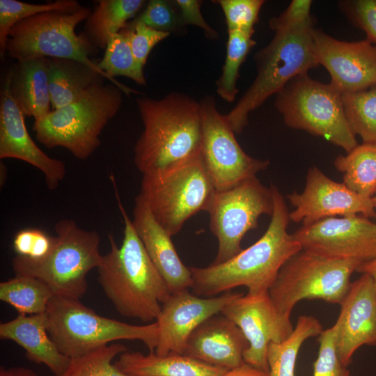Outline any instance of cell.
Segmentation results:
<instances>
[{"instance_id":"cell-1","label":"cell","mask_w":376,"mask_h":376,"mask_svg":"<svg viewBox=\"0 0 376 376\" xmlns=\"http://www.w3.org/2000/svg\"><path fill=\"white\" fill-rule=\"evenodd\" d=\"M270 189L274 211L265 233L227 261L205 267H189L193 294L209 298L239 286H245L251 294L268 292L283 265L301 249L288 233L290 219L284 198L275 185L271 184Z\"/></svg>"},{"instance_id":"cell-2","label":"cell","mask_w":376,"mask_h":376,"mask_svg":"<svg viewBox=\"0 0 376 376\" xmlns=\"http://www.w3.org/2000/svg\"><path fill=\"white\" fill-rule=\"evenodd\" d=\"M111 179L124 221L123 239L118 246L114 237L108 235L110 250L102 255L97 268V281L120 315L151 323L157 320L162 304L171 292L123 205L114 176Z\"/></svg>"},{"instance_id":"cell-3","label":"cell","mask_w":376,"mask_h":376,"mask_svg":"<svg viewBox=\"0 0 376 376\" xmlns=\"http://www.w3.org/2000/svg\"><path fill=\"white\" fill-rule=\"evenodd\" d=\"M136 104L143 130L134 146V161L142 174L172 170L201 157V104L171 92L159 100L139 97Z\"/></svg>"},{"instance_id":"cell-4","label":"cell","mask_w":376,"mask_h":376,"mask_svg":"<svg viewBox=\"0 0 376 376\" xmlns=\"http://www.w3.org/2000/svg\"><path fill=\"white\" fill-rule=\"evenodd\" d=\"M313 20L274 30L271 42L254 56L257 75L236 105L225 116L235 134L248 125L249 114L297 76L319 65L313 51Z\"/></svg>"},{"instance_id":"cell-5","label":"cell","mask_w":376,"mask_h":376,"mask_svg":"<svg viewBox=\"0 0 376 376\" xmlns=\"http://www.w3.org/2000/svg\"><path fill=\"white\" fill-rule=\"evenodd\" d=\"M91 11L82 6L75 10L41 13L19 22L9 32L6 54L17 61L39 58L76 60L102 74L127 95L141 94L109 77L99 69L97 62L90 58L97 49L83 32L77 34L75 29L86 21Z\"/></svg>"},{"instance_id":"cell-6","label":"cell","mask_w":376,"mask_h":376,"mask_svg":"<svg viewBox=\"0 0 376 376\" xmlns=\"http://www.w3.org/2000/svg\"><path fill=\"white\" fill-rule=\"evenodd\" d=\"M48 334L67 357H79L119 340H138L150 352L158 344L157 322L134 325L97 314L79 299L53 296L45 312Z\"/></svg>"},{"instance_id":"cell-7","label":"cell","mask_w":376,"mask_h":376,"mask_svg":"<svg viewBox=\"0 0 376 376\" xmlns=\"http://www.w3.org/2000/svg\"><path fill=\"white\" fill-rule=\"evenodd\" d=\"M54 230L49 253L38 260L16 256L12 262L13 272L43 281L53 296L80 299L88 288L87 274L97 268L102 258L100 237L96 230L83 229L69 219L58 221Z\"/></svg>"},{"instance_id":"cell-8","label":"cell","mask_w":376,"mask_h":376,"mask_svg":"<svg viewBox=\"0 0 376 376\" xmlns=\"http://www.w3.org/2000/svg\"><path fill=\"white\" fill-rule=\"evenodd\" d=\"M123 93L113 84H100L81 98L35 120L36 139L47 148L62 147L86 159L101 143L105 126L120 111Z\"/></svg>"},{"instance_id":"cell-9","label":"cell","mask_w":376,"mask_h":376,"mask_svg":"<svg viewBox=\"0 0 376 376\" xmlns=\"http://www.w3.org/2000/svg\"><path fill=\"white\" fill-rule=\"evenodd\" d=\"M362 263L326 257L301 249L281 267L269 289L277 311L290 317L304 299L340 304L350 288V277Z\"/></svg>"},{"instance_id":"cell-10","label":"cell","mask_w":376,"mask_h":376,"mask_svg":"<svg viewBox=\"0 0 376 376\" xmlns=\"http://www.w3.org/2000/svg\"><path fill=\"white\" fill-rule=\"evenodd\" d=\"M274 105L290 127L324 138L351 151L358 143L344 111L342 94L308 74L295 77L276 95Z\"/></svg>"},{"instance_id":"cell-11","label":"cell","mask_w":376,"mask_h":376,"mask_svg":"<svg viewBox=\"0 0 376 376\" xmlns=\"http://www.w3.org/2000/svg\"><path fill=\"white\" fill-rule=\"evenodd\" d=\"M142 175L139 194L171 236L196 213L207 212L217 191L201 157L172 170Z\"/></svg>"},{"instance_id":"cell-12","label":"cell","mask_w":376,"mask_h":376,"mask_svg":"<svg viewBox=\"0 0 376 376\" xmlns=\"http://www.w3.org/2000/svg\"><path fill=\"white\" fill-rule=\"evenodd\" d=\"M274 201L272 190L256 177L221 191H216L207 212L209 227L218 240V251L212 264L234 257L242 250L246 233L258 227L263 214L272 216Z\"/></svg>"},{"instance_id":"cell-13","label":"cell","mask_w":376,"mask_h":376,"mask_svg":"<svg viewBox=\"0 0 376 376\" xmlns=\"http://www.w3.org/2000/svg\"><path fill=\"white\" fill-rule=\"evenodd\" d=\"M199 102L201 159L217 191L230 189L267 168L268 160L253 158L243 150L225 116L219 112L214 97L205 96Z\"/></svg>"},{"instance_id":"cell-14","label":"cell","mask_w":376,"mask_h":376,"mask_svg":"<svg viewBox=\"0 0 376 376\" xmlns=\"http://www.w3.org/2000/svg\"><path fill=\"white\" fill-rule=\"evenodd\" d=\"M242 331L249 343L243 354L245 363L269 373L267 352L270 343L285 340L294 326L290 317L281 315L268 292L240 295L221 312Z\"/></svg>"},{"instance_id":"cell-15","label":"cell","mask_w":376,"mask_h":376,"mask_svg":"<svg viewBox=\"0 0 376 376\" xmlns=\"http://www.w3.org/2000/svg\"><path fill=\"white\" fill-rule=\"evenodd\" d=\"M291 235L301 249L326 257L361 263L376 258V224L362 215L325 218Z\"/></svg>"},{"instance_id":"cell-16","label":"cell","mask_w":376,"mask_h":376,"mask_svg":"<svg viewBox=\"0 0 376 376\" xmlns=\"http://www.w3.org/2000/svg\"><path fill=\"white\" fill-rule=\"evenodd\" d=\"M287 198L295 207L290 212V221L302 222V226L338 215L376 217L372 198L354 192L343 182L329 178L316 166L308 169L303 191H294Z\"/></svg>"},{"instance_id":"cell-17","label":"cell","mask_w":376,"mask_h":376,"mask_svg":"<svg viewBox=\"0 0 376 376\" xmlns=\"http://www.w3.org/2000/svg\"><path fill=\"white\" fill-rule=\"evenodd\" d=\"M313 51L319 65L329 72L330 84L341 94L376 85V45L367 39L342 41L315 29Z\"/></svg>"},{"instance_id":"cell-18","label":"cell","mask_w":376,"mask_h":376,"mask_svg":"<svg viewBox=\"0 0 376 376\" xmlns=\"http://www.w3.org/2000/svg\"><path fill=\"white\" fill-rule=\"evenodd\" d=\"M240 293L228 291L209 298L196 296L189 290L171 293L162 304L156 320L159 340L155 352L158 355L184 354L192 331L210 317L221 313Z\"/></svg>"},{"instance_id":"cell-19","label":"cell","mask_w":376,"mask_h":376,"mask_svg":"<svg viewBox=\"0 0 376 376\" xmlns=\"http://www.w3.org/2000/svg\"><path fill=\"white\" fill-rule=\"evenodd\" d=\"M340 305L336 327V347L343 365L363 346L376 347V287L367 274L351 282Z\"/></svg>"},{"instance_id":"cell-20","label":"cell","mask_w":376,"mask_h":376,"mask_svg":"<svg viewBox=\"0 0 376 376\" xmlns=\"http://www.w3.org/2000/svg\"><path fill=\"white\" fill-rule=\"evenodd\" d=\"M17 159L40 171L47 188L54 190L64 179L63 162L43 152L29 135L24 116L12 98L5 79L0 93V159Z\"/></svg>"},{"instance_id":"cell-21","label":"cell","mask_w":376,"mask_h":376,"mask_svg":"<svg viewBox=\"0 0 376 376\" xmlns=\"http://www.w3.org/2000/svg\"><path fill=\"white\" fill-rule=\"evenodd\" d=\"M132 221L149 258L171 292L190 289L192 279L189 268L180 258L172 236L157 221L140 194L135 198Z\"/></svg>"},{"instance_id":"cell-22","label":"cell","mask_w":376,"mask_h":376,"mask_svg":"<svg viewBox=\"0 0 376 376\" xmlns=\"http://www.w3.org/2000/svg\"><path fill=\"white\" fill-rule=\"evenodd\" d=\"M249 343L241 329L221 313L199 324L189 336L184 354L230 370L244 363Z\"/></svg>"},{"instance_id":"cell-23","label":"cell","mask_w":376,"mask_h":376,"mask_svg":"<svg viewBox=\"0 0 376 376\" xmlns=\"http://www.w3.org/2000/svg\"><path fill=\"white\" fill-rule=\"evenodd\" d=\"M0 338L10 340L26 351V357L37 364H45L55 375H61L70 359L63 354L50 338L45 313L18 315L0 324Z\"/></svg>"},{"instance_id":"cell-24","label":"cell","mask_w":376,"mask_h":376,"mask_svg":"<svg viewBox=\"0 0 376 376\" xmlns=\"http://www.w3.org/2000/svg\"><path fill=\"white\" fill-rule=\"evenodd\" d=\"M6 79L12 98L24 116L37 120L52 111L48 58L17 61Z\"/></svg>"},{"instance_id":"cell-25","label":"cell","mask_w":376,"mask_h":376,"mask_svg":"<svg viewBox=\"0 0 376 376\" xmlns=\"http://www.w3.org/2000/svg\"><path fill=\"white\" fill-rule=\"evenodd\" d=\"M114 364L131 376H222L228 370L185 354L125 352Z\"/></svg>"},{"instance_id":"cell-26","label":"cell","mask_w":376,"mask_h":376,"mask_svg":"<svg viewBox=\"0 0 376 376\" xmlns=\"http://www.w3.org/2000/svg\"><path fill=\"white\" fill-rule=\"evenodd\" d=\"M49 87L52 110L77 101L107 78L80 61L48 58Z\"/></svg>"},{"instance_id":"cell-27","label":"cell","mask_w":376,"mask_h":376,"mask_svg":"<svg viewBox=\"0 0 376 376\" xmlns=\"http://www.w3.org/2000/svg\"><path fill=\"white\" fill-rule=\"evenodd\" d=\"M86 19L83 33L97 49H106L111 36L118 33L145 5L144 0H98Z\"/></svg>"},{"instance_id":"cell-28","label":"cell","mask_w":376,"mask_h":376,"mask_svg":"<svg viewBox=\"0 0 376 376\" xmlns=\"http://www.w3.org/2000/svg\"><path fill=\"white\" fill-rule=\"evenodd\" d=\"M322 331V325L317 318L299 315L292 332L285 340L269 344V376H295L297 359L303 343L310 338L318 337Z\"/></svg>"},{"instance_id":"cell-29","label":"cell","mask_w":376,"mask_h":376,"mask_svg":"<svg viewBox=\"0 0 376 376\" xmlns=\"http://www.w3.org/2000/svg\"><path fill=\"white\" fill-rule=\"evenodd\" d=\"M343 173V182L354 192L372 198L376 192V143L357 145L345 155L334 161Z\"/></svg>"},{"instance_id":"cell-30","label":"cell","mask_w":376,"mask_h":376,"mask_svg":"<svg viewBox=\"0 0 376 376\" xmlns=\"http://www.w3.org/2000/svg\"><path fill=\"white\" fill-rule=\"evenodd\" d=\"M53 297L49 287L31 276H17L0 283V299L13 306L18 314L44 313Z\"/></svg>"},{"instance_id":"cell-31","label":"cell","mask_w":376,"mask_h":376,"mask_svg":"<svg viewBox=\"0 0 376 376\" xmlns=\"http://www.w3.org/2000/svg\"><path fill=\"white\" fill-rule=\"evenodd\" d=\"M253 34L242 31H228L225 63L216 81L217 93L226 102H233L235 100L240 66L256 43L252 39Z\"/></svg>"},{"instance_id":"cell-32","label":"cell","mask_w":376,"mask_h":376,"mask_svg":"<svg viewBox=\"0 0 376 376\" xmlns=\"http://www.w3.org/2000/svg\"><path fill=\"white\" fill-rule=\"evenodd\" d=\"M348 124L363 143H376V85L342 94Z\"/></svg>"},{"instance_id":"cell-33","label":"cell","mask_w":376,"mask_h":376,"mask_svg":"<svg viewBox=\"0 0 376 376\" xmlns=\"http://www.w3.org/2000/svg\"><path fill=\"white\" fill-rule=\"evenodd\" d=\"M97 65L113 79L116 76H123L139 85L146 84L143 69L135 60L128 38L123 30L111 36L104 56L97 62Z\"/></svg>"},{"instance_id":"cell-34","label":"cell","mask_w":376,"mask_h":376,"mask_svg":"<svg viewBox=\"0 0 376 376\" xmlns=\"http://www.w3.org/2000/svg\"><path fill=\"white\" fill-rule=\"evenodd\" d=\"M81 6L77 0H56L47 3L0 0L1 58L6 54V43L10 29L19 22L44 12L75 10Z\"/></svg>"},{"instance_id":"cell-35","label":"cell","mask_w":376,"mask_h":376,"mask_svg":"<svg viewBox=\"0 0 376 376\" xmlns=\"http://www.w3.org/2000/svg\"><path fill=\"white\" fill-rule=\"evenodd\" d=\"M127 351V347L122 344L107 345L71 359L66 370L58 376H131L112 363L117 355Z\"/></svg>"},{"instance_id":"cell-36","label":"cell","mask_w":376,"mask_h":376,"mask_svg":"<svg viewBox=\"0 0 376 376\" xmlns=\"http://www.w3.org/2000/svg\"><path fill=\"white\" fill-rule=\"evenodd\" d=\"M136 19L155 30L170 34H182L186 31L175 2L150 0Z\"/></svg>"},{"instance_id":"cell-37","label":"cell","mask_w":376,"mask_h":376,"mask_svg":"<svg viewBox=\"0 0 376 376\" xmlns=\"http://www.w3.org/2000/svg\"><path fill=\"white\" fill-rule=\"evenodd\" d=\"M213 2L221 7L228 31L253 33L254 26L258 21V15L265 1L217 0Z\"/></svg>"},{"instance_id":"cell-38","label":"cell","mask_w":376,"mask_h":376,"mask_svg":"<svg viewBox=\"0 0 376 376\" xmlns=\"http://www.w3.org/2000/svg\"><path fill=\"white\" fill-rule=\"evenodd\" d=\"M318 341L319 350L313 363V376H352L337 354L334 324L323 329L318 336Z\"/></svg>"},{"instance_id":"cell-39","label":"cell","mask_w":376,"mask_h":376,"mask_svg":"<svg viewBox=\"0 0 376 376\" xmlns=\"http://www.w3.org/2000/svg\"><path fill=\"white\" fill-rule=\"evenodd\" d=\"M122 30L128 38L135 60L143 69L154 47L170 36L169 33L155 30L136 19Z\"/></svg>"},{"instance_id":"cell-40","label":"cell","mask_w":376,"mask_h":376,"mask_svg":"<svg viewBox=\"0 0 376 376\" xmlns=\"http://www.w3.org/2000/svg\"><path fill=\"white\" fill-rule=\"evenodd\" d=\"M54 237L38 228H25L18 231L13 238L16 256L32 260L45 258L50 251Z\"/></svg>"},{"instance_id":"cell-41","label":"cell","mask_w":376,"mask_h":376,"mask_svg":"<svg viewBox=\"0 0 376 376\" xmlns=\"http://www.w3.org/2000/svg\"><path fill=\"white\" fill-rule=\"evenodd\" d=\"M338 5L350 22L376 45V0H345L339 1Z\"/></svg>"},{"instance_id":"cell-42","label":"cell","mask_w":376,"mask_h":376,"mask_svg":"<svg viewBox=\"0 0 376 376\" xmlns=\"http://www.w3.org/2000/svg\"><path fill=\"white\" fill-rule=\"evenodd\" d=\"M311 0H293L280 15L270 19L269 25L272 31L299 24L309 19Z\"/></svg>"},{"instance_id":"cell-43","label":"cell","mask_w":376,"mask_h":376,"mask_svg":"<svg viewBox=\"0 0 376 376\" xmlns=\"http://www.w3.org/2000/svg\"><path fill=\"white\" fill-rule=\"evenodd\" d=\"M175 2L185 26L191 24L199 27L203 31L205 36L210 40L219 38V33L208 24L202 15L201 11L202 1L176 0Z\"/></svg>"},{"instance_id":"cell-44","label":"cell","mask_w":376,"mask_h":376,"mask_svg":"<svg viewBox=\"0 0 376 376\" xmlns=\"http://www.w3.org/2000/svg\"><path fill=\"white\" fill-rule=\"evenodd\" d=\"M222 376H269V374L244 363L239 367L228 370Z\"/></svg>"},{"instance_id":"cell-45","label":"cell","mask_w":376,"mask_h":376,"mask_svg":"<svg viewBox=\"0 0 376 376\" xmlns=\"http://www.w3.org/2000/svg\"><path fill=\"white\" fill-rule=\"evenodd\" d=\"M0 376H38L33 370L23 367L5 368L1 367Z\"/></svg>"},{"instance_id":"cell-46","label":"cell","mask_w":376,"mask_h":376,"mask_svg":"<svg viewBox=\"0 0 376 376\" xmlns=\"http://www.w3.org/2000/svg\"><path fill=\"white\" fill-rule=\"evenodd\" d=\"M357 272L370 275L373 279L376 287V258L371 260L362 263L359 266Z\"/></svg>"},{"instance_id":"cell-47","label":"cell","mask_w":376,"mask_h":376,"mask_svg":"<svg viewBox=\"0 0 376 376\" xmlns=\"http://www.w3.org/2000/svg\"><path fill=\"white\" fill-rule=\"evenodd\" d=\"M372 200H373L375 208L376 209V192L375 193L374 196L372 197Z\"/></svg>"}]
</instances>
